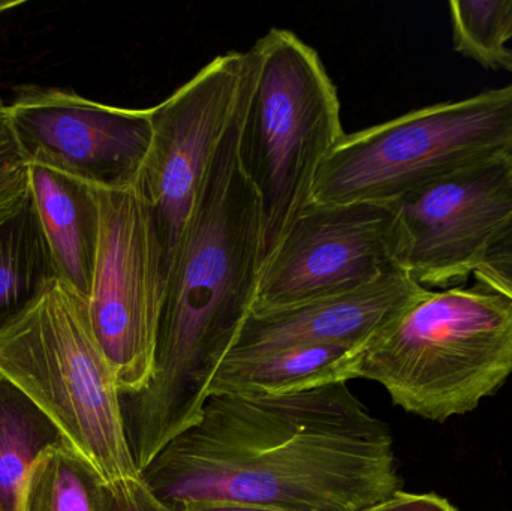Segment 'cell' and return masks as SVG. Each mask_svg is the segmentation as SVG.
<instances>
[{
  "label": "cell",
  "instance_id": "cell-1",
  "mask_svg": "<svg viewBox=\"0 0 512 511\" xmlns=\"http://www.w3.org/2000/svg\"><path fill=\"white\" fill-rule=\"evenodd\" d=\"M393 435L348 383L291 395H212L140 473L177 511L240 503L364 511L402 491Z\"/></svg>",
  "mask_w": 512,
  "mask_h": 511
},
{
  "label": "cell",
  "instance_id": "cell-2",
  "mask_svg": "<svg viewBox=\"0 0 512 511\" xmlns=\"http://www.w3.org/2000/svg\"><path fill=\"white\" fill-rule=\"evenodd\" d=\"M254 75L255 68L171 257L152 380L141 392L120 395L138 473L201 419L210 384L254 308L262 270L261 204L239 155L240 120Z\"/></svg>",
  "mask_w": 512,
  "mask_h": 511
},
{
  "label": "cell",
  "instance_id": "cell-3",
  "mask_svg": "<svg viewBox=\"0 0 512 511\" xmlns=\"http://www.w3.org/2000/svg\"><path fill=\"white\" fill-rule=\"evenodd\" d=\"M512 375V299L477 282L426 288L361 351L357 378L408 413L444 423L471 413Z\"/></svg>",
  "mask_w": 512,
  "mask_h": 511
},
{
  "label": "cell",
  "instance_id": "cell-4",
  "mask_svg": "<svg viewBox=\"0 0 512 511\" xmlns=\"http://www.w3.org/2000/svg\"><path fill=\"white\" fill-rule=\"evenodd\" d=\"M252 50L254 80L240 120L239 155L262 216V266L313 201L316 179L345 137L340 99L315 48L273 27Z\"/></svg>",
  "mask_w": 512,
  "mask_h": 511
},
{
  "label": "cell",
  "instance_id": "cell-5",
  "mask_svg": "<svg viewBox=\"0 0 512 511\" xmlns=\"http://www.w3.org/2000/svg\"><path fill=\"white\" fill-rule=\"evenodd\" d=\"M0 375L51 417L104 482L140 476L116 372L93 330L89 299L74 287L54 279L0 330Z\"/></svg>",
  "mask_w": 512,
  "mask_h": 511
},
{
  "label": "cell",
  "instance_id": "cell-6",
  "mask_svg": "<svg viewBox=\"0 0 512 511\" xmlns=\"http://www.w3.org/2000/svg\"><path fill=\"white\" fill-rule=\"evenodd\" d=\"M512 156V83L345 134L312 203L390 204L439 177Z\"/></svg>",
  "mask_w": 512,
  "mask_h": 511
},
{
  "label": "cell",
  "instance_id": "cell-7",
  "mask_svg": "<svg viewBox=\"0 0 512 511\" xmlns=\"http://www.w3.org/2000/svg\"><path fill=\"white\" fill-rule=\"evenodd\" d=\"M96 191L101 233L90 318L116 372L120 395H134L152 380L167 278L164 252L140 183Z\"/></svg>",
  "mask_w": 512,
  "mask_h": 511
},
{
  "label": "cell",
  "instance_id": "cell-8",
  "mask_svg": "<svg viewBox=\"0 0 512 511\" xmlns=\"http://www.w3.org/2000/svg\"><path fill=\"white\" fill-rule=\"evenodd\" d=\"M254 68L252 47L228 51L152 107V144L140 185L152 207L167 270L207 168L242 105Z\"/></svg>",
  "mask_w": 512,
  "mask_h": 511
},
{
  "label": "cell",
  "instance_id": "cell-9",
  "mask_svg": "<svg viewBox=\"0 0 512 511\" xmlns=\"http://www.w3.org/2000/svg\"><path fill=\"white\" fill-rule=\"evenodd\" d=\"M397 270L390 204L312 203L262 266L252 314L358 290Z\"/></svg>",
  "mask_w": 512,
  "mask_h": 511
},
{
  "label": "cell",
  "instance_id": "cell-10",
  "mask_svg": "<svg viewBox=\"0 0 512 511\" xmlns=\"http://www.w3.org/2000/svg\"><path fill=\"white\" fill-rule=\"evenodd\" d=\"M396 263L424 288L468 281L512 210V156L439 177L390 203Z\"/></svg>",
  "mask_w": 512,
  "mask_h": 511
},
{
  "label": "cell",
  "instance_id": "cell-11",
  "mask_svg": "<svg viewBox=\"0 0 512 511\" xmlns=\"http://www.w3.org/2000/svg\"><path fill=\"white\" fill-rule=\"evenodd\" d=\"M9 107L30 162L48 165L98 189L140 183L152 144L153 108H120L72 90L26 86Z\"/></svg>",
  "mask_w": 512,
  "mask_h": 511
},
{
  "label": "cell",
  "instance_id": "cell-12",
  "mask_svg": "<svg viewBox=\"0 0 512 511\" xmlns=\"http://www.w3.org/2000/svg\"><path fill=\"white\" fill-rule=\"evenodd\" d=\"M426 291L403 270L336 296L251 314L228 357H248L297 345L363 350Z\"/></svg>",
  "mask_w": 512,
  "mask_h": 511
},
{
  "label": "cell",
  "instance_id": "cell-13",
  "mask_svg": "<svg viewBox=\"0 0 512 511\" xmlns=\"http://www.w3.org/2000/svg\"><path fill=\"white\" fill-rule=\"evenodd\" d=\"M30 189L59 278L89 299L101 233L98 191L38 162H30Z\"/></svg>",
  "mask_w": 512,
  "mask_h": 511
},
{
  "label": "cell",
  "instance_id": "cell-14",
  "mask_svg": "<svg viewBox=\"0 0 512 511\" xmlns=\"http://www.w3.org/2000/svg\"><path fill=\"white\" fill-rule=\"evenodd\" d=\"M358 348L297 345L248 357H228L210 384L212 395H291L357 378Z\"/></svg>",
  "mask_w": 512,
  "mask_h": 511
},
{
  "label": "cell",
  "instance_id": "cell-15",
  "mask_svg": "<svg viewBox=\"0 0 512 511\" xmlns=\"http://www.w3.org/2000/svg\"><path fill=\"white\" fill-rule=\"evenodd\" d=\"M59 278L32 189L0 215V330L20 317Z\"/></svg>",
  "mask_w": 512,
  "mask_h": 511
},
{
  "label": "cell",
  "instance_id": "cell-16",
  "mask_svg": "<svg viewBox=\"0 0 512 511\" xmlns=\"http://www.w3.org/2000/svg\"><path fill=\"white\" fill-rule=\"evenodd\" d=\"M68 443L51 417L0 375V511H21L36 461L51 447Z\"/></svg>",
  "mask_w": 512,
  "mask_h": 511
},
{
  "label": "cell",
  "instance_id": "cell-17",
  "mask_svg": "<svg viewBox=\"0 0 512 511\" xmlns=\"http://www.w3.org/2000/svg\"><path fill=\"white\" fill-rule=\"evenodd\" d=\"M102 483L71 443L51 447L27 477L21 511H95Z\"/></svg>",
  "mask_w": 512,
  "mask_h": 511
},
{
  "label": "cell",
  "instance_id": "cell-18",
  "mask_svg": "<svg viewBox=\"0 0 512 511\" xmlns=\"http://www.w3.org/2000/svg\"><path fill=\"white\" fill-rule=\"evenodd\" d=\"M450 8L454 50L486 69H499L504 53L508 0H453Z\"/></svg>",
  "mask_w": 512,
  "mask_h": 511
},
{
  "label": "cell",
  "instance_id": "cell-19",
  "mask_svg": "<svg viewBox=\"0 0 512 511\" xmlns=\"http://www.w3.org/2000/svg\"><path fill=\"white\" fill-rule=\"evenodd\" d=\"M30 192V161L12 128L8 105L0 98V215Z\"/></svg>",
  "mask_w": 512,
  "mask_h": 511
},
{
  "label": "cell",
  "instance_id": "cell-20",
  "mask_svg": "<svg viewBox=\"0 0 512 511\" xmlns=\"http://www.w3.org/2000/svg\"><path fill=\"white\" fill-rule=\"evenodd\" d=\"M95 511H177L156 497L140 476L104 482Z\"/></svg>",
  "mask_w": 512,
  "mask_h": 511
},
{
  "label": "cell",
  "instance_id": "cell-21",
  "mask_svg": "<svg viewBox=\"0 0 512 511\" xmlns=\"http://www.w3.org/2000/svg\"><path fill=\"white\" fill-rule=\"evenodd\" d=\"M474 276L481 284L512 291V210L487 243Z\"/></svg>",
  "mask_w": 512,
  "mask_h": 511
},
{
  "label": "cell",
  "instance_id": "cell-22",
  "mask_svg": "<svg viewBox=\"0 0 512 511\" xmlns=\"http://www.w3.org/2000/svg\"><path fill=\"white\" fill-rule=\"evenodd\" d=\"M364 511H459L450 501L436 494L397 492L390 500Z\"/></svg>",
  "mask_w": 512,
  "mask_h": 511
},
{
  "label": "cell",
  "instance_id": "cell-23",
  "mask_svg": "<svg viewBox=\"0 0 512 511\" xmlns=\"http://www.w3.org/2000/svg\"><path fill=\"white\" fill-rule=\"evenodd\" d=\"M180 511H289L282 509H273V507L251 506V504L240 503H195L183 507Z\"/></svg>",
  "mask_w": 512,
  "mask_h": 511
},
{
  "label": "cell",
  "instance_id": "cell-24",
  "mask_svg": "<svg viewBox=\"0 0 512 511\" xmlns=\"http://www.w3.org/2000/svg\"><path fill=\"white\" fill-rule=\"evenodd\" d=\"M505 44L512 39V0H508L507 17H505L504 29Z\"/></svg>",
  "mask_w": 512,
  "mask_h": 511
},
{
  "label": "cell",
  "instance_id": "cell-25",
  "mask_svg": "<svg viewBox=\"0 0 512 511\" xmlns=\"http://www.w3.org/2000/svg\"><path fill=\"white\" fill-rule=\"evenodd\" d=\"M499 69H505L512 75V48H505L501 59H499Z\"/></svg>",
  "mask_w": 512,
  "mask_h": 511
},
{
  "label": "cell",
  "instance_id": "cell-26",
  "mask_svg": "<svg viewBox=\"0 0 512 511\" xmlns=\"http://www.w3.org/2000/svg\"><path fill=\"white\" fill-rule=\"evenodd\" d=\"M481 284V282H480ZM486 285V287L493 288V290L499 291V293L505 294V296L510 297L512 299V291L507 290V288L498 287V285H489V284H483Z\"/></svg>",
  "mask_w": 512,
  "mask_h": 511
}]
</instances>
